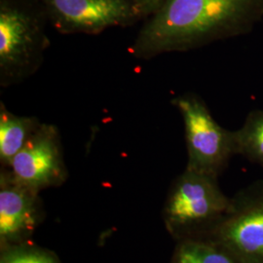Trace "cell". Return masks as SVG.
I'll return each mask as SVG.
<instances>
[{"label": "cell", "instance_id": "6da1fadb", "mask_svg": "<svg viewBox=\"0 0 263 263\" xmlns=\"http://www.w3.org/2000/svg\"><path fill=\"white\" fill-rule=\"evenodd\" d=\"M263 18V0H165L131 48L138 59L186 52L249 34Z\"/></svg>", "mask_w": 263, "mask_h": 263}, {"label": "cell", "instance_id": "7a4b0ae2", "mask_svg": "<svg viewBox=\"0 0 263 263\" xmlns=\"http://www.w3.org/2000/svg\"><path fill=\"white\" fill-rule=\"evenodd\" d=\"M231 198L217 178L185 168L170 188L163 210L167 230L178 241L206 238L228 212Z\"/></svg>", "mask_w": 263, "mask_h": 263}, {"label": "cell", "instance_id": "3957f363", "mask_svg": "<svg viewBox=\"0 0 263 263\" xmlns=\"http://www.w3.org/2000/svg\"><path fill=\"white\" fill-rule=\"evenodd\" d=\"M172 104L184 125L186 169L218 179L237 155L235 132L220 126L197 95H181L174 98Z\"/></svg>", "mask_w": 263, "mask_h": 263}, {"label": "cell", "instance_id": "277c9868", "mask_svg": "<svg viewBox=\"0 0 263 263\" xmlns=\"http://www.w3.org/2000/svg\"><path fill=\"white\" fill-rule=\"evenodd\" d=\"M206 238L238 263H263V180L236 192L226 216Z\"/></svg>", "mask_w": 263, "mask_h": 263}, {"label": "cell", "instance_id": "5b68a950", "mask_svg": "<svg viewBox=\"0 0 263 263\" xmlns=\"http://www.w3.org/2000/svg\"><path fill=\"white\" fill-rule=\"evenodd\" d=\"M49 42L27 14L0 11V82L13 84L36 71Z\"/></svg>", "mask_w": 263, "mask_h": 263}, {"label": "cell", "instance_id": "8992f818", "mask_svg": "<svg viewBox=\"0 0 263 263\" xmlns=\"http://www.w3.org/2000/svg\"><path fill=\"white\" fill-rule=\"evenodd\" d=\"M13 179L39 193L60 186L67 178L61 138L54 125L41 123L23 149L10 162Z\"/></svg>", "mask_w": 263, "mask_h": 263}, {"label": "cell", "instance_id": "52a82bcc", "mask_svg": "<svg viewBox=\"0 0 263 263\" xmlns=\"http://www.w3.org/2000/svg\"><path fill=\"white\" fill-rule=\"evenodd\" d=\"M61 31L99 33L130 23L139 10L126 0H47Z\"/></svg>", "mask_w": 263, "mask_h": 263}, {"label": "cell", "instance_id": "ba28073f", "mask_svg": "<svg viewBox=\"0 0 263 263\" xmlns=\"http://www.w3.org/2000/svg\"><path fill=\"white\" fill-rule=\"evenodd\" d=\"M40 219L38 193L13 179L8 170L0 176L1 249L25 243Z\"/></svg>", "mask_w": 263, "mask_h": 263}, {"label": "cell", "instance_id": "9c48e42d", "mask_svg": "<svg viewBox=\"0 0 263 263\" xmlns=\"http://www.w3.org/2000/svg\"><path fill=\"white\" fill-rule=\"evenodd\" d=\"M41 122L37 118L18 116L0 105V161L4 167L23 149Z\"/></svg>", "mask_w": 263, "mask_h": 263}, {"label": "cell", "instance_id": "30bf717a", "mask_svg": "<svg viewBox=\"0 0 263 263\" xmlns=\"http://www.w3.org/2000/svg\"><path fill=\"white\" fill-rule=\"evenodd\" d=\"M171 263H238L224 248L209 238L179 241Z\"/></svg>", "mask_w": 263, "mask_h": 263}, {"label": "cell", "instance_id": "8fae6325", "mask_svg": "<svg viewBox=\"0 0 263 263\" xmlns=\"http://www.w3.org/2000/svg\"><path fill=\"white\" fill-rule=\"evenodd\" d=\"M235 132L237 155L263 168V110L250 111Z\"/></svg>", "mask_w": 263, "mask_h": 263}, {"label": "cell", "instance_id": "7c38bea8", "mask_svg": "<svg viewBox=\"0 0 263 263\" xmlns=\"http://www.w3.org/2000/svg\"><path fill=\"white\" fill-rule=\"evenodd\" d=\"M0 263H60L55 254L34 247L15 246L4 250Z\"/></svg>", "mask_w": 263, "mask_h": 263}, {"label": "cell", "instance_id": "4fadbf2b", "mask_svg": "<svg viewBox=\"0 0 263 263\" xmlns=\"http://www.w3.org/2000/svg\"><path fill=\"white\" fill-rule=\"evenodd\" d=\"M139 12L144 10L159 9L165 0H133Z\"/></svg>", "mask_w": 263, "mask_h": 263}]
</instances>
